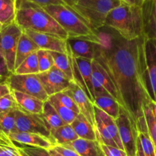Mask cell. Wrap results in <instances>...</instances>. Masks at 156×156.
Listing matches in <instances>:
<instances>
[{
	"instance_id": "1",
	"label": "cell",
	"mask_w": 156,
	"mask_h": 156,
	"mask_svg": "<svg viewBox=\"0 0 156 156\" xmlns=\"http://www.w3.org/2000/svg\"><path fill=\"white\" fill-rule=\"evenodd\" d=\"M95 60L105 69L115 86L120 105L136 123L143 108L152 100L149 89L143 36L133 41L122 38L104 26L95 30Z\"/></svg>"
},
{
	"instance_id": "2",
	"label": "cell",
	"mask_w": 156,
	"mask_h": 156,
	"mask_svg": "<svg viewBox=\"0 0 156 156\" xmlns=\"http://www.w3.org/2000/svg\"><path fill=\"white\" fill-rule=\"evenodd\" d=\"M15 22L22 30H30L68 39L66 32L41 6L22 0H15Z\"/></svg>"
},
{
	"instance_id": "3",
	"label": "cell",
	"mask_w": 156,
	"mask_h": 156,
	"mask_svg": "<svg viewBox=\"0 0 156 156\" xmlns=\"http://www.w3.org/2000/svg\"><path fill=\"white\" fill-rule=\"evenodd\" d=\"M105 26L114 30L126 41L145 36L141 7L129 5L125 2L109 12Z\"/></svg>"
},
{
	"instance_id": "4",
	"label": "cell",
	"mask_w": 156,
	"mask_h": 156,
	"mask_svg": "<svg viewBox=\"0 0 156 156\" xmlns=\"http://www.w3.org/2000/svg\"><path fill=\"white\" fill-rule=\"evenodd\" d=\"M65 30L69 37L94 36L95 30L76 12L63 5H50L42 7Z\"/></svg>"
},
{
	"instance_id": "5",
	"label": "cell",
	"mask_w": 156,
	"mask_h": 156,
	"mask_svg": "<svg viewBox=\"0 0 156 156\" xmlns=\"http://www.w3.org/2000/svg\"><path fill=\"white\" fill-rule=\"evenodd\" d=\"M123 3V0H76L73 10L95 30L105 26L110 12Z\"/></svg>"
},
{
	"instance_id": "6",
	"label": "cell",
	"mask_w": 156,
	"mask_h": 156,
	"mask_svg": "<svg viewBox=\"0 0 156 156\" xmlns=\"http://www.w3.org/2000/svg\"><path fill=\"white\" fill-rule=\"evenodd\" d=\"M22 33L23 30L15 21L4 26L0 31V53L11 73H14L15 71V54L18 41Z\"/></svg>"
},
{
	"instance_id": "7",
	"label": "cell",
	"mask_w": 156,
	"mask_h": 156,
	"mask_svg": "<svg viewBox=\"0 0 156 156\" xmlns=\"http://www.w3.org/2000/svg\"><path fill=\"white\" fill-rule=\"evenodd\" d=\"M115 121L125 152L127 156H136V123L122 106Z\"/></svg>"
},
{
	"instance_id": "8",
	"label": "cell",
	"mask_w": 156,
	"mask_h": 156,
	"mask_svg": "<svg viewBox=\"0 0 156 156\" xmlns=\"http://www.w3.org/2000/svg\"><path fill=\"white\" fill-rule=\"evenodd\" d=\"M6 82L12 91L31 95L43 101H47L49 98L43 88L37 74L17 75L12 73L6 79Z\"/></svg>"
},
{
	"instance_id": "9",
	"label": "cell",
	"mask_w": 156,
	"mask_h": 156,
	"mask_svg": "<svg viewBox=\"0 0 156 156\" xmlns=\"http://www.w3.org/2000/svg\"><path fill=\"white\" fill-rule=\"evenodd\" d=\"M15 124L18 132L39 134L54 144L50 129L41 114H30L18 107L15 110Z\"/></svg>"
},
{
	"instance_id": "10",
	"label": "cell",
	"mask_w": 156,
	"mask_h": 156,
	"mask_svg": "<svg viewBox=\"0 0 156 156\" xmlns=\"http://www.w3.org/2000/svg\"><path fill=\"white\" fill-rule=\"evenodd\" d=\"M37 76L49 97L66 91L71 83L66 75L55 66L45 73H38Z\"/></svg>"
},
{
	"instance_id": "11",
	"label": "cell",
	"mask_w": 156,
	"mask_h": 156,
	"mask_svg": "<svg viewBox=\"0 0 156 156\" xmlns=\"http://www.w3.org/2000/svg\"><path fill=\"white\" fill-rule=\"evenodd\" d=\"M23 32L36 44L39 49L67 53V44L66 40L50 34L41 33L30 30H24Z\"/></svg>"
},
{
	"instance_id": "12",
	"label": "cell",
	"mask_w": 156,
	"mask_h": 156,
	"mask_svg": "<svg viewBox=\"0 0 156 156\" xmlns=\"http://www.w3.org/2000/svg\"><path fill=\"white\" fill-rule=\"evenodd\" d=\"M94 36L69 37L66 40L67 47L72 56L74 58H84L90 60L95 59L96 42L94 41Z\"/></svg>"
},
{
	"instance_id": "13",
	"label": "cell",
	"mask_w": 156,
	"mask_h": 156,
	"mask_svg": "<svg viewBox=\"0 0 156 156\" xmlns=\"http://www.w3.org/2000/svg\"><path fill=\"white\" fill-rule=\"evenodd\" d=\"M91 69H92V82L94 94L97 93L107 91L120 104V99L115 86L105 69L95 59L91 61Z\"/></svg>"
},
{
	"instance_id": "14",
	"label": "cell",
	"mask_w": 156,
	"mask_h": 156,
	"mask_svg": "<svg viewBox=\"0 0 156 156\" xmlns=\"http://www.w3.org/2000/svg\"><path fill=\"white\" fill-rule=\"evenodd\" d=\"M66 91L73 99L75 104L79 108L80 114H82L94 127L95 122H94V104L90 101L87 94L73 80L71 81L69 88Z\"/></svg>"
},
{
	"instance_id": "15",
	"label": "cell",
	"mask_w": 156,
	"mask_h": 156,
	"mask_svg": "<svg viewBox=\"0 0 156 156\" xmlns=\"http://www.w3.org/2000/svg\"><path fill=\"white\" fill-rule=\"evenodd\" d=\"M145 56L149 89L152 100L156 102V40L146 37Z\"/></svg>"
},
{
	"instance_id": "16",
	"label": "cell",
	"mask_w": 156,
	"mask_h": 156,
	"mask_svg": "<svg viewBox=\"0 0 156 156\" xmlns=\"http://www.w3.org/2000/svg\"><path fill=\"white\" fill-rule=\"evenodd\" d=\"M136 156H156L155 149L148 133L144 116L136 121Z\"/></svg>"
},
{
	"instance_id": "17",
	"label": "cell",
	"mask_w": 156,
	"mask_h": 156,
	"mask_svg": "<svg viewBox=\"0 0 156 156\" xmlns=\"http://www.w3.org/2000/svg\"><path fill=\"white\" fill-rule=\"evenodd\" d=\"M9 138L12 142L24 146L42 148L47 150L54 146V144L49 139L36 133L16 132L9 135Z\"/></svg>"
},
{
	"instance_id": "18",
	"label": "cell",
	"mask_w": 156,
	"mask_h": 156,
	"mask_svg": "<svg viewBox=\"0 0 156 156\" xmlns=\"http://www.w3.org/2000/svg\"><path fill=\"white\" fill-rule=\"evenodd\" d=\"M141 9L145 37L156 40V0H146Z\"/></svg>"
},
{
	"instance_id": "19",
	"label": "cell",
	"mask_w": 156,
	"mask_h": 156,
	"mask_svg": "<svg viewBox=\"0 0 156 156\" xmlns=\"http://www.w3.org/2000/svg\"><path fill=\"white\" fill-rule=\"evenodd\" d=\"M12 94L18 108L30 114H41L44 101L31 95L16 91H12Z\"/></svg>"
},
{
	"instance_id": "20",
	"label": "cell",
	"mask_w": 156,
	"mask_h": 156,
	"mask_svg": "<svg viewBox=\"0 0 156 156\" xmlns=\"http://www.w3.org/2000/svg\"><path fill=\"white\" fill-rule=\"evenodd\" d=\"M62 146L75 151L80 156H100L101 152L100 145L97 141L80 138Z\"/></svg>"
},
{
	"instance_id": "21",
	"label": "cell",
	"mask_w": 156,
	"mask_h": 156,
	"mask_svg": "<svg viewBox=\"0 0 156 156\" xmlns=\"http://www.w3.org/2000/svg\"><path fill=\"white\" fill-rule=\"evenodd\" d=\"M94 105L115 120L118 117L120 108V104L107 91L94 94Z\"/></svg>"
},
{
	"instance_id": "22",
	"label": "cell",
	"mask_w": 156,
	"mask_h": 156,
	"mask_svg": "<svg viewBox=\"0 0 156 156\" xmlns=\"http://www.w3.org/2000/svg\"><path fill=\"white\" fill-rule=\"evenodd\" d=\"M39 50V47L36 45L34 42L23 32L18 41L17 47L16 54H15V69L21 65L23 61L25 60L29 56L34 53H36ZM15 72V71H14Z\"/></svg>"
},
{
	"instance_id": "23",
	"label": "cell",
	"mask_w": 156,
	"mask_h": 156,
	"mask_svg": "<svg viewBox=\"0 0 156 156\" xmlns=\"http://www.w3.org/2000/svg\"><path fill=\"white\" fill-rule=\"evenodd\" d=\"M70 125L79 138L91 140V141H97L94 127L82 114H78L74 121Z\"/></svg>"
},
{
	"instance_id": "24",
	"label": "cell",
	"mask_w": 156,
	"mask_h": 156,
	"mask_svg": "<svg viewBox=\"0 0 156 156\" xmlns=\"http://www.w3.org/2000/svg\"><path fill=\"white\" fill-rule=\"evenodd\" d=\"M50 134L54 143V146H65L79 139L70 124H65L59 127L51 129Z\"/></svg>"
},
{
	"instance_id": "25",
	"label": "cell",
	"mask_w": 156,
	"mask_h": 156,
	"mask_svg": "<svg viewBox=\"0 0 156 156\" xmlns=\"http://www.w3.org/2000/svg\"><path fill=\"white\" fill-rule=\"evenodd\" d=\"M94 114H97V115L101 119L104 124L105 125L106 128L108 129L110 135L111 136V137L113 138L114 141L115 142L116 145L117 146V148L120 149H122V150H124V149H123V144H122L121 143V140H120V136H119L118 128H117L115 119H114L113 117H111V116L108 115V114H106V113L104 112L103 111L99 109V108H97L95 105H94Z\"/></svg>"
},
{
	"instance_id": "26",
	"label": "cell",
	"mask_w": 156,
	"mask_h": 156,
	"mask_svg": "<svg viewBox=\"0 0 156 156\" xmlns=\"http://www.w3.org/2000/svg\"><path fill=\"white\" fill-rule=\"evenodd\" d=\"M143 115L146 120L148 133L156 148V102L152 100L143 108Z\"/></svg>"
},
{
	"instance_id": "27",
	"label": "cell",
	"mask_w": 156,
	"mask_h": 156,
	"mask_svg": "<svg viewBox=\"0 0 156 156\" xmlns=\"http://www.w3.org/2000/svg\"><path fill=\"white\" fill-rule=\"evenodd\" d=\"M77 66L81 73L82 79L91 94L94 102V91L92 82V69H91V61L84 58H75Z\"/></svg>"
},
{
	"instance_id": "28",
	"label": "cell",
	"mask_w": 156,
	"mask_h": 156,
	"mask_svg": "<svg viewBox=\"0 0 156 156\" xmlns=\"http://www.w3.org/2000/svg\"><path fill=\"white\" fill-rule=\"evenodd\" d=\"M41 117L44 119V122L47 124L49 129H54L65 125L64 122L59 116L58 113L53 108V105L50 103L48 100L45 101L43 106V111L41 113Z\"/></svg>"
},
{
	"instance_id": "29",
	"label": "cell",
	"mask_w": 156,
	"mask_h": 156,
	"mask_svg": "<svg viewBox=\"0 0 156 156\" xmlns=\"http://www.w3.org/2000/svg\"><path fill=\"white\" fill-rule=\"evenodd\" d=\"M50 53L54 60V66L63 73L70 81L73 80V69L69 54L68 53H62L52 51Z\"/></svg>"
},
{
	"instance_id": "30",
	"label": "cell",
	"mask_w": 156,
	"mask_h": 156,
	"mask_svg": "<svg viewBox=\"0 0 156 156\" xmlns=\"http://www.w3.org/2000/svg\"><path fill=\"white\" fill-rule=\"evenodd\" d=\"M15 15V0H0V22L3 27L14 22Z\"/></svg>"
},
{
	"instance_id": "31",
	"label": "cell",
	"mask_w": 156,
	"mask_h": 156,
	"mask_svg": "<svg viewBox=\"0 0 156 156\" xmlns=\"http://www.w3.org/2000/svg\"><path fill=\"white\" fill-rule=\"evenodd\" d=\"M94 122H95L94 129H95L96 133V140H97L98 143L99 144H103L117 148L115 142L114 141L111 136L110 135L108 129L104 124L101 119L95 114H94Z\"/></svg>"
},
{
	"instance_id": "32",
	"label": "cell",
	"mask_w": 156,
	"mask_h": 156,
	"mask_svg": "<svg viewBox=\"0 0 156 156\" xmlns=\"http://www.w3.org/2000/svg\"><path fill=\"white\" fill-rule=\"evenodd\" d=\"M38 73H40V71L37 52L32 53L25 60L23 61V62H21V65L17 67L14 72V74L17 75L38 74Z\"/></svg>"
},
{
	"instance_id": "33",
	"label": "cell",
	"mask_w": 156,
	"mask_h": 156,
	"mask_svg": "<svg viewBox=\"0 0 156 156\" xmlns=\"http://www.w3.org/2000/svg\"><path fill=\"white\" fill-rule=\"evenodd\" d=\"M47 100H48L49 101H50V103L53 105V107L55 108V110H56V112L58 113L59 116L60 117V118L62 119V121L64 122L65 124H71V123L74 121V120L76 119V117H77L78 115L76 113L71 111V110L69 109L66 107L63 106V105H62V104H60V102L54 97V95L50 96Z\"/></svg>"
},
{
	"instance_id": "34",
	"label": "cell",
	"mask_w": 156,
	"mask_h": 156,
	"mask_svg": "<svg viewBox=\"0 0 156 156\" xmlns=\"http://www.w3.org/2000/svg\"><path fill=\"white\" fill-rule=\"evenodd\" d=\"M15 109L9 110L0 114V126L8 135L18 132L15 124Z\"/></svg>"
},
{
	"instance_id": "35",
	"label": "cell",
	"mask_w": 156,
	"mask_h": 156,
	"mask_svg": "<svg viewBox=\"0 0 156 156\" xmlns=\"http://www.w3.org/2000/svg\"><path fill=\"white\" fill-rule=\"evenodd\" d=\"M37 55L40 73L49 71L54 66V60L50 51L39 49L37 51Z\"/></svg>"
},
{
	"instance_id": "36",
	"label": "cell",
	"mask_w": 156,
	"mask_h": 156,
	"mask_svg": "<svg viewBox=\"0 0 156 156\" xmlns=\"http://www.w3.org/2000/svg\"><path fill=\"white\" fill-rule=\"evenodd\" d=\"M21 156H50L47 149L34 146H24L12 142Z\"/></svg>"
},
{
	"instance_id": "37",
	"label": "cell",
	"mask_w": 156,
	"mask_h": 156,
	"mask_svg": "<svg viewBox=\"0 0 156 156\" xmlns=\"http://www.w3.org/2000/svg\"><path fill=\"white\" fill-rule=\"evenodd\" d=\"M54 97L56 98L60 102V104H62L63 106L66 107V108H68L69 109H70L71 111H74V112L76 113L77 114H80L79 108H77L76 105L75 104L73 99L69 95L68 93L66 91L54 94Z\"/></svg>"
},
{
	"instance_id": "38",
	"label": "cell",
	"mask_w": 156,
	"mask_h": 156,
	"mask_svg": "<svg viewBox=\"0 0 156 156\" xmlns=\"http://www.w3.org/2000/svg\"><path fill=\"white\" fill-rule=\"evenodd\" d=\"M18 107L12 93L0 98V114L9 110L15 109Z\"/></svg>"
},
{
	"instance_id": "39",
	"label": "cell",
	"mask_w": 156,
	"mask_h": 156,
	"mask_svg": "<svg viewBox=\"0 0 156 156\" xmlns=\"http://www.w3.org/2000/svg\"><path fill=\"white\" fill-rule=\"evenodd\" d=\"M99 145H100L102 153L105 155V156H127L124 150H122L118 148L106 146V145L103 144Z\"/></svg>"
},
{
	"instance_id": "40",
	"label": "cell",
	"mask_w": 156,
	"mask_h": 156,
	"mask_svg": "<svg viewBox=\"0 0 156 156\" xmlns=\"http://www.w3.org/2000/svg\"><path fill=\"white\" fill-rule=\"evenodd\" d=\"M0 156H21L14 145H0Z\"/></svg>"
},
{
	"instance_id": "41",
	"label": "cell",
	"mask_w": 156,
	"mask_h": 156,
	"mask_svg": "<svg viewBox=\"0 0 156 156\" xmlns=\"http://www.w3.org/2000/svg\"><path fill=\"white\" fill-rule=\"evenodd\" d=\"M11 74H12V73H11L9 71L5 61L0 53V82H5L6 79L9 77Z\"/></svg>"
},
{
	"instance_id": "42",
	"label": "cell",
	"mask_w": 156,
	"mask_h": 156,
	"mask_svg": "<svg viewBox=\"0 0 156 156\" xmlns=\"http://www.w3.org/2000/svg\"><path fill=\"white\" fill-rule=\"evenodd\" d=\"M22 1L34 3V4L38 5L41 6V7L50 5H66L61 0H22Z\"/></svg>"
},
{
	"instance_id": "43",
	"label": "cell",
	"mask_w": 156,
	"mask_h": 156,
	"mask_svg": "<svg viewBox=\"0 0 156 156\" xmlns=\"http://www.w3.org/2000/svg\"><path fill=\"white\" fill-rule=\"evenodd\" d=\"M53 149H55L56 152H59V154H61V155L63 156H80L75 151L67 149V148L64 147V146H59V145H55V146H53Z\"/></svg>"
},
{
	"instance_id": "44",
	"label": "cell",
	"mask_w": 156,
	"mask_h": 156,
	"mask_svg": "<svg viewBox=\"0 0 156 156\" xmlns=\"http://www.w3.org/2000/svg\"><path fill=\"white\" fill-rule=\"evenodd\" d=\"M0 145H7V146H12L13 143L9 140L7 134L4 132L2 126H0Z\"/></svg>"
},
{
	"instance_id": "45",
	"label": "cell",
	"mask_w": 156,
	"mask_h": 156,
	"mask_svg": "<svg viewBox=\"0 0 156 156\" xmlns=\"http://www.w3.org/2000/svg\"><path fill=\"white\" fill-rule=\"evenodd\" d=\"M11 93H12V90L6 81L0 82V98Z\"/></svg>"
},
{
	"instance_id": "46",
	"label": "cell",
	"mask_w": 156,
	"mask_h": 156,
	"mask_svg": "<svg viewBox=\"0 0 156 156\" xmlns=\"http://www.w3.org/2000/svg\"><path fill=\"white\" fill-rule=\"evenodd\" d=\"M123 1L129 5L141 7L146 0H123Z\"/></svg>"
},
{
	"instance_id": "47",
	"label": "cell",
	"mask_w": 156,
	"mask_h": 156,
	"mask_svg": "<svg viewBox=\"0 0 156 156\" xmlns=\"http://www.w3.org/2000/svg\"><path fill=\"white\" fill-rule=\"evenodd\" d=\"M61 1L65 3V4L69 8H70V9H73H73H74V6H75V5H76V0H61Z\"/></svg>"
},
{
	"instance_id": "48",
	"label": "cell",
	"mask_w": 156,
	"mask_h": 156,
	"mask_svg": "<svg viewBox=\"0 0 156 156\" xmlns=\"http://www.w3.org/2000/svg\"><path fill=\"white\" fill-rule=\"evenodd\" d=\"M47 151H48V153L50 154V156H63L62 155H61V154H59V152H56L55 149H53V147L49 149Z\"/></svg>"
},
{
	"instance_id": "49",
	"label": "cell",
	"mask_w": 156,
	"mask_h": 156,
	"mask_svg": "<svg viewBox=\"0 0 156 156\" xmlns=\"http://www.w3.org/2000/svg\"><path fill=\"white\" fill-rule=\"evenodd\" d=\"M2 27H3L2 24L1 22H0V31H1V30H2Z\"/></svg>"
},
{
	"instance_id": "50",
	"label": "cell",
	"mask_w": 156,
	"mask_h": 156,
	"mask_svg": "<svg viewBox=\"0 0 156 156\" xmlns=\"http://www.w3.org/2000/svg\"><path fill=\"white\" fill-rule=\"evenodd\" d=\"M100 156H105V155H104V154L102 153V152H101V154H100Z\"/></svg>"
},
{
	"instance_id": "51",
	"label": "cell",
	"mask_w": 156,
	"mask_h": 156,
	"mask_svg": "<svg viewBox=\"0 0 156 156\" xmlns=\"http://www.w3.org/2000/svg\"><path fill=\"white\" fill-rule=\"evenodd\" d=\"M155 155H156V148H155Z\"/></svg>"
}]
</instances>
